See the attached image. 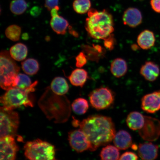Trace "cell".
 Instances as JSON below:
<instances>
[{
  "instance_id": "e575fe53",
  "label": "cell",
  "mask_w": 160,
  "mask_h": 160,
  "mask_svg": "<svg viewBox=\"0 0 160 160\" xmlns=\"http://www.w3.org/2000/svg\"><path fill=\"white\" fill-rule=\"evenodd\" d=\"M60 9V8L58 6H56L55 8H53L51 11V14L52 17L58 15V11Z\"/></svg>"
},
{
  "instance_id": "d590c367",
  "label": "cell",
  "mask_w": 160,
  "mask_h": 160,
  "mask_svg": "<svg viewBox=\"0 0 160 160\" xmlns=\"http://www.w3.org/2000/svg\"><path fill=\"white\" fill-rule=\"evenodd\" d=\"M22 38L23 39L27 40L28 39L29 36L28 35L27 33H25L23 34L22 36Z\"/></svg>"
},
{
  "instance_id": "9c48e42d",
  "label": "cell",
  "mask_w": 160,
  "mask_h": 160,
  "mask_svg": "<svg viewBox=\"0 0 160 160\" xmlns=\"http://www.w3.org/2000/svg\"><path fill=\"white\" fill-rule=\"evenodd\" d=\"M19 148L16 143L14 137L8 136L0 139V160L16 159Z\"/></svg>"
},
{
  "instance_id": "8fae6325",
  "label": "cell",
  "mask_w": 160,
  "mask_h": 160,
  "mask_svg": "<svg viewBox=\"0 0 160 160\" xmlns=\"http://www.w3.org/2000/svg\"><path fill=\"white\" fill-rule=\"evenodd\" d=\"M141 108L148 113H154L160 109V90L148 94L142 98Z\"/></svg>"
},
{
  "instance_id": "4fadbf2b",
  "label": "cell",
  "mask_w": 160,
  "mask_h": 160,
  "mask_svg": "<svg viewBox=\"0 0 160 160\" xmlns=\"http://www.w3.org/2000/svg\"><path fill=\"white\" fill-rule=\"evenodd\" d=\"M159 147L151 142L139 144L138 153L142 159L153 160L158 155Z\"/></svg>"
},
{
  "instance_id": "5b68a950",
  "label": "cell",
  "mask_w": 160,
  "mask_h": 160,
  "mask_svg": "<svg viewBox=\"0 0 160 160\" xmlns=\"http://www.w3.org/2000/svg\"><path fill=\"white\" fill-rule=\"evenodd\" d=\"M25 155L31 160H55L54 146L40 139L27 142L24 147Z\"/></svg>"
},
{
  "instance_id": "ffe728a7",
  "label": "cell",
  "mask_w": 160,
  "mask_h": 160,
  "mask_svg": "<svg viewBox=\"0 0 160 160\" xmlns=\"http://www.w3.org/2000/svg\"><path fill=\"white\" fill-rule=\"evenodd\" d=\"M50 25L53 31L58 34L65 35L68 27V22L59 15L52 17Z\"/></svg>"
},
{
  "instance_id": "7c38bea8",
  "label": "cell",
  "mask_w": 160,
  "mask_h": 160,
  "mask_svg": "<svg viewBox=\"0 0 160 160\" xmlns=\"http://www.w3.org/2000/svg\"><path fill=\"white\" fill-rule=\"evenodd\" d=\"M122 19L124 25L134 28L137 27L142 23V16L138 9L129 8L124 12Z\"/></svg>"
},
{
  "instance_id": "484cf974",
  "label": "cell",
  "mask_w": 160,
  "mask_h": 160,
  "mask_svg": "<svg viewBox=\"0 0 160 160\" xmlns=\"http://www.w3.org/2000/svg\"><path fill=\"white\" fill-rule=\"evenodd\" d=\"M90 0H75L73 4L74 10L78 13L83 14L88 12L91 9Z\"/></svg>"
},
{
  "instance_id": "cb8c5ba5",
  "label": "cell",
  "mask_w": 160,
  "mask_h": 160,
  "mask_svg": "<svg viewBox=\"0 0 160 160\" xmlns=\"http://www.w3.org/2000/svg\"><path fill=\"white\" fill-rule=\"evenodd\" d=\"M22 69L28 75H33L37 74L39 69L38 62L37 60L29 58L21 63Z\"/></svg>"
},
{
  "instance_id": "2e32d148",
  "label": "cell",
  "mask_w": 160,
  "mask_h": 160,
  "mask_svg": "<svg viewBox=\"0 0 160 160\" xmlns=\"http://www.w3.org/2000/svg\"><path fill=\"white\" fill-rule=\"evenodd\" d=\"M155 37L153 32L149 30H145L138 36L137 43L142 49L148 50L154 45Z\"/></svg>"
},
{
  "instance_id": "52a82bcc",
  "label": "cell",
  "mask_w": 160,
  "mask_h": 160,
  "mask_svg": "<svg viewBox=\"0 0 160 160\" xmlns=\"http://www.w3.org/2000/svg\"><path fill=\"white\" fill-rule=\"evenodd\" d=\"M89 96L92 107L99 110L111 107L114 102L115 95L109 88L101 87L93 90Z\"/></svg>"
},
{
  "instance_id": "4316f807",
  "label": "cell",
  "mask_w": 160,
  "mask_h": 160,
  "mask_svg": "<svg viewBox=\"0 0 160 160\" xmlns=\"http://www.w3.org/2000/svg\"><path fill=\"white\" fill-rule=\"evenodd\" d=\"M28 5L25 0H13L10 5L12 12L16 15L22 14L26 11Z\"/></svg>"
},
{
  "instance_id": "83f0119b",
  "label": "cell",
  "mask_w": 160,
  "mask_h": 160,
  "mask_svg": "<svg viewBox=\"0 0 160 160\" xmlns=\"http://www.w3.org/2000/svg\"><path fill=\"white\" fill-rule=\"evenodd\" d=\"M21 33V28L16 25L9 26L6 29L5 32L6 37L14 42L19 41Z\"/></svg>"
},
{
  "instance_id": "ac0fdd59",
  "label": "cell",
  "mask_w": 160,
  "mask_h": 160,
  "mask_svg": "<svg viewBox=\"0 0 160 160\" xmlns=\"http://www.w3.org/2000/svg\"><path fill=\"white\" fill-rule=\"evenodd\" d=\"M88 78V73L81 68L74 70L68 77L69 81L73 86L81 88L85 84Z\"/></svg>"
},
{
  "instance_id": "6da1fadb",
  "label": "cell",
  "mask_w": 160,
  "mask_h": 160,
  "mask_svg": "<svg viewBox=\"0 0 160 160\" xmlns=\"http://www.w3.org/2000/svg\"><path fill=\"white\" fill-rule=\"evenodd\" d=\"M79 126L89 140L92 152L111 143L116 134L114 123L111 118L106 116H90L79 122Z\"/></svg>"
},
{
  "instance_id": "8992f818",
  "label": "cell",
  "mask_w": 160,
  "mask_h": 160,
  "mask_svg": "<svg viewBox=\"0 0 160 160\" xmlns=\"http://www.w3.org/2000/svg\"><path fill=\"white\" fill-rule=\"evenodd\" d=\"M0 110V137L11 136L15 137L19 123L18 114L13 110L8 109L3 107H1Z\"/></svg>"
},
{
  "instance_id": "603a6c76",
  "label": "cell",
  "mask_w": 160,
  "mask_h": 160,
  "mask_svg": "<svg viewBox=\"0 0 160 160\" xmlns=\"http://www.w3.org/2000/svg\"><path fill=\"white\" fill-rule=\"evenodd\" d=\"M100 157L102 160H119L120 152L119 149L114 146L108 145L102 149Z\"/></svg>"
},
{
  "instance_id": "277c9868",
  "label": "cell",
  "mask_w": 160,
  "mask_h": 160,
  "mask_svg": "<svg viewBox=\"0 0 160 160\" xmlns=\"http://www.w3.org/2000/svg\"><path fill=\"white\" fill-rule=\"evenodd\" d=\"M0 61V85L2 89L7 91L15 87L16 79L18 75L20 68L7 51H1Z\"/></svg>"
},
{
  "instance_id": "d4e9b609",
  "label": "cell",
  "mask_w": 160,
  "mask_h": 160,
  "mask_svg": "<svg viewBox=\"0 0 160 160\" xmlns=\"http://www.w3.org/2000/svg\"><path fill=\"white\" fill-rule=\"evenodd\" d=\"M89 104L87 100L83 98L76 99L72 104L73 111L78 115H83L87 112L89 108Z\"/></svg>"
},
{
  "instance_id": "9a60e30c",
  "label": "cell",
  "mask_w": 160,
  "mask_h": 160,
  "mask_svg": "<svg viewBox=\"0 0 160 160\" xmlns=\"http://www.w3.org/2000/svg\"><path fill=\"white\" fill-rule=\"evenodd\" d=\"M113 142L115 147L119 149L126 150L132 145L131 136L127 131L121 130L115 134Z\"/></svg>"
},
{
  "instance_id": "836d02e7",
  "label": "cell",
  "mask_w": 160,
  "mask_h": 160,
  "mask_svg": "<svg viewBox=\"0 0 160 160\" xmlns=\"http://www.w3.org/2000/svg\"><path fill=\"white\" fill-rule=\"evenodd\" d=\"M42 9L38 6H35L31 9L30 11V13L34 17H37L41 13Z\"/></svg>"
},
{
  "instance_id": "1f68e13d",
  "label": "cell",
  "mask_w": 160,
  "mask_h": 160,
  "mask_svg": "<svg viewBox=\"0 0 160 160\" xmlns=\"http://www.w3.org/2000/svg\"><path fill=\"white\" fill-rule=\"evenodd\" d=\"M59 0H45V7L48 11H51L52 9L58 6Z\"/></svg>"
},
{
  "instance_id": "30bf717a",
  "label": "cell",
  "mask_w": 160,
  "mask_h": 160,
  "mask_svg": "<svg viewBox=\"0 0 160 160\" xmlns=\"http://www.w3.org/2000/svg\"><path fill=\"white\" fill-rule=\"evenodd\" d=\"M68 140L71 147L78 152L89 150L91 145L87 136L81 129L73 130L68 134Z\"/></svg>"
},
{
  "instance_id": "d6986e66",
  "label": "cell",
  "mask_w": 160,
  "mask_h": 160,
  "mask_svg": "<svg viewBox=\"0 0 160 160\" xmlns=\"http://www.w3.org/2000/svg\"><path fill=\"white\" fill-rule=\"evenodd\" d=\"M110 71L114 77L120 78L124 76L128 71V65L125 60L121 58H117L112 62Z\"/></svg>"
},
{
  "instance_id": "4dcf8cb0",
  "label": "cell",
  "mask_w": 160,
  "mask_h": 160,
  "mask_svg": "<svg viewBox=\"0 0 160 160\" xmlns=\"http://www.w3.org/2000/svg\"><path fill=\"white\" fill-rule=\"evenodd\" d=\"M138 157L132 152H127L123 154L120 157L119 160H138Z\"/></svg>"
},
{
  "instance_id": "ba28073f",
  "label": "cell",
  "mask_w": 160,
  "mask_h": 160,
  "mask_svg": "<svg viewBox=\"0 0 160 160\" xmlns=\"http://www.w3.org/2000/svg\"><path fill=\"white\" fill-rule=\"evenodd\" d=\"M144 124L139 130L140 136L148 141H156L160 136V121L155 118L145 116Z\"/></svg>"
},
{
  "instance_id": "f1b7e54d",
  "label": "cell",
  "mask_w": 160,
  "mask_h": 160,
  "mask_svg": "<svg viewBox=\"0 0 160 160\" xmlns=\"http://www.w3.org/2000/svg\"><path fill=\"white\" fill-rule=\"evenodd\" d=\"M32 84L31 79L29 77L24 74H18L16 79L15 87L25 89L29 88Z\"/></svg>"
},
{
  "instance_id": "3957f363",
  "label": "cell",
  "mask_w": 160,
  "mask_h": 160,
  "mask_svg": "<svg viewBox=\"0 0 160 160\" xmlns=\"http://www.w3.org/2000/svg\"><path fill=\"white\" fill-rule=\"evenodd\" d=\"M38 83L37 81H35L25 89L14 87L7 90L0 99L3 107L11 110L22 105L25 107H32L33 103L30 97V93L35 91V87Z\"/></svg>"
},
{
  "instance_id": "d6a6232c",
  "label": "cell",
  "mask_w": 160,
  "mask_h": 160,
  "mask_svg": "<svg viewBox=\"0 0 160 160\" xmlns=\"http://www.w3.org/2000/svg\"><path fill=\"white\" fill-rule=\"evenodd\" d=\"M151 5L154 11L160 13V0H151Z\"/></svg>"
},
{
  "instance_id": "7a4b0ae2",
  "label": "cell",
  "mask_w": 160,
  "mask_h": 160,
  "mask_svg": "<svg viewBox=\"0 0 160 160\" xmlns=\"http://www.w3.org/2000/svg\"><path fill=\"white\" fill-rule=\"evenodd\" d=\"M85 28L93 38L107 39L114 31L112 16L105 10L99 11L90 9L86 20Z\"/></svg>"
},
{
  "instance_id": "44dd1931",
  "label": "cell",
  "mask_w": 160,
  "mask_h": 160,
  "mask_svg": "<svg viewBox=\"0 0 160 160\" xmlns=\"http://www.w3.org/2000/svg\"><path fill=\"white\" fill-rule=\"evenodd\" d=\"M52 91L55 94L59 96L65 95L69 91V85L63 78L57 77L52 81L51 85Z\"/></svg>"
},
{
  "instance_id": "7402d4cb",
  "label": "cell",
  "mask_w": 160,
  "mask_h": 160,
  "mask_svg": "<svg viewBox=\"0 0 160 160\" xmlns=\"http://www.w3.org/2000/svg\"><path fill=\"white\" fill-rule=\"evenodd\" d=\"M28 53V48L23 43H19L12 46L10 49L9 54L12 58L18 61L26 59Z\"/></svg>"
},
{
  "instance_id": "f546056e",
  "label": "cell",
  "mask_w": 160,
  "mask_h": 160,
  "mask_svg": "<svg viewBox=\"0 0 160 160\" xmlns=\"http://www.w3.org/2000/svg\"><path fill=\"white\" fill-rule=\"evenodd\" d=\"M76 66L78 68H81L87 62V58L83 52H81L76 57Z\"/></svg>"
},
{
  "instance_id": "5bb4252c",
  "label": "cell",
  "mask_w": 160,
  "mask_h": 160,
  "mask_svg": "<svg viewBox=\"0 0 160 160\" xmlns=\"http://www.w3.org/2000/svg\"><path fill=\"white\" fill-rule=\"evenodd\" d=\"M140 73L147 81L153 82L157 79L160 75V68L158 65L153 62H146L142 66Z\"/></svg>"
},
{
  "instance_id": "e0dca14e",
  "label": "cell",
  "mask_w": 160,
  "mask_h": 160,
  "mask_svg": "<svg viewBox=\"0 0 160 160\" xmlns=\"http://www.w3.org/2000/svg\"><path fill=\"white\" fill-rule=\"evenodd\" d=\"M145 122V116L138 112H131L128 115L126 120L128 127L133 131L141 129Z\"/></svg>"
}]
</instances>
